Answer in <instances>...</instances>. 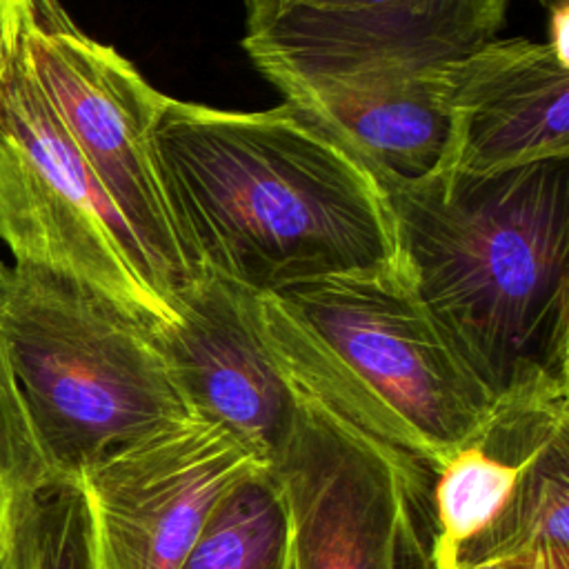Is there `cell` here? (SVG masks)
I'll use <instances>...</instances> for the list:
<instances>
[{
	"label": "cell",
	"mask_w": 569,
	"mask_h": 569,
	"mask_svg": "<svg viewBox=\"0 0 569 569\" xmlns=\"http://www.w3.org/2000/svg\"><path fill=\"white\" fill-rule=\"evenodd\" d=\"M422 569H458V560L451 553H447L445 549H440L433 540L431 556H429V560L425 562Z\"/></svg>",
	"instance_id": "cell-19"
},
{
	"label": "cell",
	"mask_w": 569,
	"mask_h": 569,
	"mask_svg": "<svg viewBox=\"0 0 569 569\" xmlns=\"http://www.w3.org/2000/svg\"><path fill=\"white\" fill-rule=\"evenodd\" d=\"M4 536L18 569H96L89 509L76 478L11 502Z\"/></svg>",
	"instance_id": "cell-15"
},
{
	"label": "cell",
	"mask_w": 569,
	"mask_h": 569,
	"mask_svg": "<svg viewBox=\"0 0 569 569\" xmlns=\"http://www.w3.org/2000/svg\"><path fill=\"white\" fill-rule=\"evenodd\" d=\"M529 562H513V560H491V562H480V565H471L465 569H527ZM460 569V567H458Z\"/></svg>",
	"instance_id": "cell-20"
},
{
	"label": "cell",
	"mask_w": 569,
	"mask_h": 569,
	"mask_svg": "<svg viewBox=\"0 0 569 569\" xmlns=\"http://www.w3.org/2000/svg\"><path fill=\"white\" fill-rule=\"evenodd\" d=\"M56 480L60 478H56L38 445L0 338V505L11 507V502Z\"/></svg>",
	"instance_id": "cell-16"
},
{
	"label": "cell",
	"mask_w": 569,
	"mask_h": 569,
	"mask_svg": "<svg viewBox=\"0 0 569 569\" xmlns=\"http://www.w3.org/2000/svg\"><path fill=\"white\" fill-rule=\"evenodd\" d=\"M0 240L16 264L78 278L151 325L167 318L136 238L22 56L0 78Z\"/></svg>",
	"instance_id": "cell-5"
},
{
	"label": "cell",
	"mask_w": 569,
	"mask_h": 569,
	"mask_svg": "<svg viewBox=\"0 0 569 569\" xmlns=\"http://www.w3.org/2000/svg\"><path fill=\"white\" fill-rule=\"evenodd\" d=\"M567 160L380 184L413 291L491 407L569 396Z\"/></svg>",
	"instance_id": "cell-2"
},
{
	"label": "cell",
	"mask_w": 569,
	"mask_h": 569,
	"mask_svg": "<svg viewBox=\"0 0 569 569\" xmlns=\"http://www.w3.org/2000/svg\"><path fill=\"white\" fill-rule=\"evenodd\" d=\"M7 513H9V507L0 505V545H2V536H4V527H7Z\"/></svg>",
	"instance_id": "cell-24"
},
{
	"label": "cell",
	"mask_w": 569,
	"mask_h": 569,
	"mask_svg": "<svg viewBox=\"0 0 569 569\" xmlns=\"http://www.w3.org/2000/svg\"><path fill=\"white\" fill-rule=\"evenodd\" d=\"M449 80L442 169L482 176L569 158V67L551 42L491 40L453 62Z\"/></svg>",
	"instance_id": "cell-11"
},
{
	"label": "cell",
	"mask_w": 569,
	"mask_h": 569,
	"mask_svg": "<svg viewBox=\"0 0 569 569\" xmlns=\"http://www.w3.org/2000/svg\"><path fill=\"white\" fill-rule=\"evenodd\" d=\"M151 142L193 278L276 293L400 258L382 187L287 100L224 111L164 96Z\"/></svg>",
	"instance_id": "cell-1"
},
{
	"label": "cell",
	"mask_w": 569,
	"mask_h": 569,
	"mask_svg": "<svg viewBox=\"0 0 569 569\" xmlns=\"http://www.w3.org/2000/svg\"><path fill=\"white\" fill-rule=\"evenodd\" d=\"M507 0H247L242 47L276 87L458 62L496 40Z\"/></svg>",
	"instance_id": "cell-9"
},
{
	"label": "cell",
	"mask_w": 569,
	"mask_h": 569,
	"mask_svg": "<svg viewBox=\"0 0 569 569\" xmlns=\"http://www.w3.org/2000/svg\"><path fill=\"white\" fill-rule=\"evenodd\" d=\"M545 9H549L551 13L553 11H560V9H567V0H538Z\"/></svg>",
	"instance_id": "cell-22"
},
{
	"label": "cell",
	"mask_w": 569,
	"mask_h": 569,
	"mask_svg": "<svg viewBox=\"0 0 569 569\" xmlns=\"http://www.w3.org/2000/svg\"><path fill=\"white\" fill-rule=\"evenodd\" d=\"M22 60L127 222L156 293L167 300L193 273L171 220L151 142L164 93L113 47L89 38L76 24L31 33Z\"/></svg>",
	"instance_id": "cell-7"
},
{
	"label": "cell",
	"mask_w": 569,
	"mask_h": 569,
	"mask_svg": "<svg viewBox=\"0 0 569 569\" xmlns=\"http://www.w3.org/2000/svg\"><path fill=\"white\" fill-rule=\"evenodd\" d=\"M164 302L167 318L151 333L189 411L271 465L293 427L298 393L262 336L258 293L200 271Z\"/></svg>",
	"instance_id": "cell-10"
},
{
	"label": "cell",
	"mask_w": 569,
	"mask_h": 569,
	"mask_svg": "<svg viewBox=\"0 0 569 569\" xmlns=\"http://www.w3.org/2000/svg\"><path fill=\"white\" fill-rule=\"evenodd\" d=\"M569 422L551 429L529 453L500 520L458 553V567L491 560L529 562L540 549L569 551Z\"/></svg>",
	"instance_id": "cell-13"
},
{
	"label": "cell",
	"mask_w": 569,
	"mask_h": 569,
	"mask_svg": "<svg viewBox=\"0 0 569 569\" xmlns=\"http://www.w3.org/2000/svg\"><path fill=\"white\" fill-rule=\"evenodd\" d=\"M71 24L60 0H0V78L22 56L31 33Z\"/></svg>",
	"instance_id": "cell-17"
},
{
	"label": "cell",
	"mask_w": 569,
	"mask_h": 569,
	"mask_svg": "<svg viewBox=\"0 0 569 569\" xmlns=\"http://www.w3.org/2000/svg\"><path fill=\"white\" fill-rule=\"evenodd\" d=\"M0 338L56 478L191 416L151 320L78 278L9 267Z\"/></svg>",
	"instance_id": "cell-4"
},
{
	"label": "cell",
	"mask_w": 569,
	"mask_h": 569,
	"mask_svg": "<svg viewBox=\"0 0 569 569\" xmlns=\"http://www.w3.org/2000/svg\"><path fill=\"white\" fill-rule=\"evenodd\" d=\"M178 569H293L287 500L269 465L218 500Z\"/></svg>",
	"instance_id": "cell-14"
},
{
	"label": "cell",
	"mask_w": 569,
	"mask_h": 569,
	"mask_svg": "<svg viewBox=\"0 0 569 569\" xmlns=\"http://www.w3.org/2000/svg\"><path fill=\"white\" fill-rule=\"evenodd\" d=\"M269 467L287 500L293 569H422L429 560L436 473L422 462L298 393Z\"/></svg>",
	"instance_id": "cell-6"
},
{
	"label": "cell",
	"mask_w": 569,
	"mask_h": 569,
	"mask_svg": "<svg viewBox=\"0 0 569 569\" xmlns=\"http://www.w3.org/2000/svg\"><path fill=\"white\" fill-rule=\"evenodd\" d=\"M451 64L367 71L278 89L351 151L378 184L420 182L447 162Z\"/></svg>",
	"instance_id": "cell-12"
},
{
	"label": "cell",
	"mask_w": 569,
	"mask_h": 569,
	"mask_svg": "<svg viewBox=\"0 0 569 569\" xmlns=\"http://www.w3.org/2000/svg\"><path fill=\"white\" fill-rule=\"evenodd\" d=\"M262 336L293 389L433 473L491 420V400L418 300L407 267L258 293Z\"/></svg>",
	"instance_id": "cell-3"
},
{
	"label": "cell",
	"mask_w": 569,
	"mask_h": 569,
	"mask_svg": "<svg viewBox=\"0 0 569 569\" xmlns=\"http://www.w3.org/2000/svg\"><path fill=\"white\" fill-rule=\"evenodd\" d=\"M0 569H18V562L7 542V536H2V545H0Z\"/></svg>",
	"instance_id": "cell-21"
},
{
	"label": "cell",
	"mask_w": 569,
	"mask_h": 569,
	"mask_svg": "<svg viewBox=\"0 0 569 569\" xmlns=\"http://www.w3.org/2000/svg\"><path fill=\"white\" fill-rule=\"evenodd\" d=\"M7 282H9V267L0 260V300H2V296H4Z\"/></svg>",
	"instance_id": "cell-23"
},
{
	"label": "cell",
	"mask_w": 569,
	"mask_h": 569,
	"mask_svg": "<svg viewBox=\"0 0 569 569\" xmlns=\"http://www.w3.org/2000/svg\"><path fill=\"white\" fill-rule=\"evenodd\" d=\"M527 569H569V551L540 549L533 553Z\"/></svg>",
	"instance_id": "cell-18"
},
{
	"label": "cell",
	"mask_w": 569,
	"mask_h": 569,
	"mask_svg": "<svg viewBox=\"0 0 569 569\" xmlns=\"http://www.w3.org/2000/svg\"><path fill=\"white\" fill-rule=\"evenodd\" d=\"M264 467L218 422L187 416L91 462L82 487L96 569H178L218 500Z\"/></svg>",
	"instance_id": "cell-8"
}]
</instances>
